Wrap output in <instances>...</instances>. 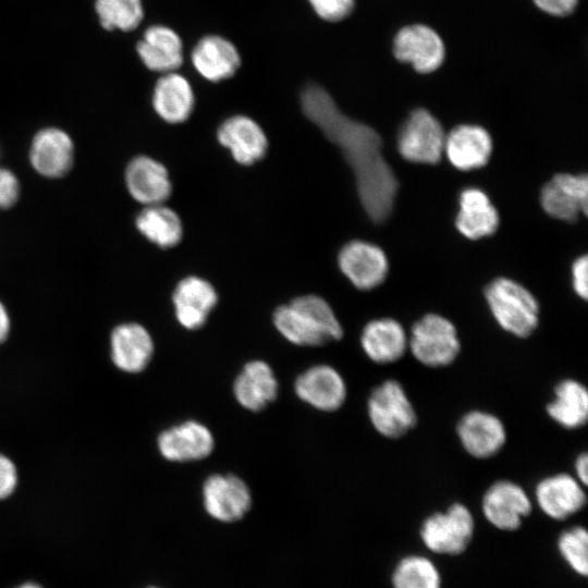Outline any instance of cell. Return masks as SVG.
<instances>
[{
    "label": "cell",
    "instance_id": "ba28073f",
    "mask_svg": "<svg viewBox=\"0 0 588 588\" xmlns=\"http://www.w3.org/2000/svg\"><path fill=\"white\" fill-rule=\"evenodd\" d=\"M481 510L495 528L513 531L520 527L532 511V502L524 488L509 479L494 481L485 491Z\"/></svg>",
    "mask_w": 588,
    "mask_h": 588
},
{
    "label": "cell",
    "instance_id": "e0dca14e",
    "mask_svg": "<svg viewBox=\"0 0 588 588\" xmlns=\"http://www.w3.org/2000/svg\"><path fill=\"white\" fill-rule=\"evenodd\" d=\"M172 302L177 322L187 330H197L207 322L218 294L207 280L189 275L176 284Z\"/></svg>",
    "mask_w": 588,
    "mask_h": 588
},
{
    "label": "cell",
    "instance_id": "836d02e7",
    "mask_svg": "<svg viewBox=\"0 0 588 588\" xmlns=\"http://www.w3.org/2000/svg\"><path fill=\"white\" fill-rule=\"evenodd\" d=\"M314 11L324 21L338 22L351 14L354 0H308Z\"/></svg>",
    "mask_w": 588,
    "mask_h": 588
},
{
    "label": "cell",
    "instance_id": "8fae6325",
    "mask_svg": "<svg viewBox=\"0 0 588 588\" xmlns=\"http://www.w3.org/2000/svg\"><path fill=\"white\" fill-rule=\"evenodd\" d=\"M342 273L359 290H371L383 282L389 264L377 245L360 240L346 243L338 256Z\"/></svg>",
    "mask_w": 588,
    "mask_h": 588
},
{
    "label": "cell",
    "instance_id": "ffe728a7",
    "mask_svg": "<svg viewBox=\"0 0 588 588\" xmlns=\"http://www.w3.org/2000/svg\"><path fill=\"white\" fill-rule=\"evenodd\" d=\"M360 345L365 355L375 364H394L408 352V334L397 320L378 318L363 328Z\"/></svg>",
    "mask_w": 588,
    "mask_h": 588
},
{
    "label": "cell",
    "instance_id": "7a4b0ae2",
    "mask_svg": "<svg viewBox=\"0 0 588 588\" xmlns=\"http://www.w3.org/2000/svg\"><path fill=\"white\" fill-rule=\"evenodd\" d=\"M273 324L285 340L298 346H322L343 336V328L329 303L314 294L279 306L273 313Z\"/></svg>",
    "mask_w": 588,
    "mask_h": 588
},
{
    "label": "cell",
    "instance_id": "ab89813d",
    "mask_svg": "<svg viewBox=\"0 0 588 588\" xmlns=\"http://www.w3.org/2000/svg\"><path fill=\"white\" fill-rule=\"evenodd\" d=\"M10 331V319L4 306L0 303V344L7 339Z\"/></svg>",
    "mask_w": 588,
    "mask_h": 588
},
{
    "label": "cell",
    "instance_id": "e575fe53",
    "mask_svg": "<svg viewBox=\"0 0 588 588\" xmlns=\"http://www.w3.org/2000/svg\"><path fill=\"white\" fill-rule=\"evenodd\" d=\"M20 196V183L13 172L0 168V209L12 207Z\"/></svg>",
    "mask_w": 588,
    "mask_h": 588
},
{
    "label": "cell",
    "instance_id": "d4e9b609",
    "mask_svg": "<svg viewBox=\"0 0 588 588\" xmlns=\"http://www.w3.org/2000/svg\"><path fill=\"white\" fill-rule=\"evenodd\" d=\"M191 58L196 71L210 82L233 76L241 64L235 46L218 35L203 37L195 45Z\"/></svg>",
    "mask_w": 588,
    "mask_h": 588
},
{
    "label": "cell",
    "instance_id": "277c9868",
    "mask_svg": "<svg viewBox=\"0 0 588 588\" xmlns=\"http://www.w3.org/2000/svg\"><path fill=\"white\" fill-rule=\"evenodd\" d=\"M461 350L455 326L439 314H427L411 328L408 352L422 366L448 367L457 359Z\"/></svg>",
    "mask_w": 588,
    "mask_h": 588
},
{
    "label": "cell",
    "instance_id": "5b68a950",
    "mask_svg": "<svg viewBox=\"0 0 588 588\" xmlns=\"http://www.w3.org/2000/svg\"><path fill=\"white\" fill-rule=\"evenodd\" d=\"M367 414L373 429L388 439L404 437L418 421L411 399L395 379H387L372 389L367 401Z\"/></svg>",
    "mask_w": 588,
    "mask_h": 588
},
{
    "label": "cell",
    "instance_id": "d6a6232c",
    "mask_svg": "<svg viewBox=\"0 0 588 588\" xmlns=\"http://www.w3.org/2000/svg\"><path fill=\"white\" fill-rule=\"evenodd\" d=\"M558 549L574 572L586 577L588 574V534L586 528L575 526L561 532Z\"/></svg>",
    "mask_w": 588,
    "mask_h": 588
},
{
    "label": "cell",
    "instance_id": "83f0119b",
    "mask_svg": "<svg viewBox=\"0 0 588 588\" xmlns=\"http://www.w3.org/2000/svg\"><path fill=\"white\" fill-rule=\"evenodd\" d=\"M548 416L568 430L584 427L588 419V390L580 381L566 378L553 389V397L546 406Z\"/></svg>",
    "mask_w": 588,
    "mask_h": 588
},
{
    "label": "cell",
    "instance_id": "b9f144b4",
    "mask_svg": "<svg viewBox=\"0 0 588 588\" xmlns=\"http://www.w3.org/2000/svg\"><path fill=\"white\" fill-rule=\"evenodd\" d=\"M148 588H158V587H148Z\"/></svg>",
    "mask_w": 588,
    "mask_h": 588
},
{
    "label": "cell",
    "instance_id": "8992f818",
    "mask_svg": "<svg viewBox=\"0 0 588 588\" xmlns=\"http://www.w3.org/2000/svg\"><path fill=\"white\" fill-rule=\"evenodd\" d=\"M474 531L475 520L470 510L456 502L445 511L426 517L420 527V538L437 554L457 555L466 550Z\"/></svg>",
    "mask_w": 588,
    "mask_h": 588
},
{
    "label": "cell",
    "instance_id": "d590c367",
    "mask_svg": "<svg viewBox=\"0 0 588 588\" xmlns=\"http://www.w3.org/2000/svg\"><path fill=\"white\" fill-rule=\"evenodd\" d=\"M17 485V473L14 464L0 454V500L10 497Z\"/></svg>",
    "mask_w": 588,
    "mask_h": 588
},
{
    "label": "cell",
    "instance_id": "5bb4252c",
    "mask_svg": "<svg viewBox=\"0 0 588 588\" xmlns=\"http://www.w3.org/2000/svg\"><path fill=\"white\" fill-rule=\"evenodd\" d=\"M393 52L397 60L412 64L417 72L430 73L442 64L445 49L432 28L416 24L405 26L396 34Z\"/></svg>",
    "mask_w": 588,
    "mask_h": 588
},
{
    "label": "cell",
    "instance_id": "2e32d148",
    "mask_svg": "<svg viewBox=\"0 0 588 588\" xmlns=\"http://www.w3.org/2000/svg\"><path fill=\"white\" fill-rule=\"evenodd\" d=\"M162 457L170 462L199 461L211 454L215 439L207 426L186 420L163 430L157 440Z\"/></svg>",
    "mask_w": 588,
    "mask_h": 588
},
{
    "label": "cell",
    "instance_id": "74e56055",
    "mask_svg": "<svg viewBox=\"0 0 588 588\" xmlns=\"http://www.w3.org/2000/svg\"><path fill=\"white\" fill-rule=\"evenodd\" d=\"M578 0H534L542 11L556 16H564L573 12Z\"/></svg>",
    "mask_w": 588,
    "mask_h": 588
},
{
    "label": "cell",
    "instance_id": "f35d334b",
    "mask_svg": "<svg viewBox=\"0 0 588 588\" xmlns=\"http://www.w3.org/2000/svg\"><path fill=\"white\" fill-rule=\"evenodd\" d=\"M575 478L585 487L588 483V454L581 452L577 455L574 463Z\"/></svg>",
    "mask_w": 588,
    "mask_h": 588
},
{
    "label": "cell",
    "instance_id": "30bf717a",
    "mask_svg": "<svg viewBox=\"0 0 588 588\" xmlns=\"http://www.w3.org/2000/svg\"><path fill=\"white\" fill-rule=\"evenodd\" d=\"M456 433L465 452L478 460L497 455L507 439L502 419L481 409L465 413L456 425Z\"/></svg>",
    "mask_w": 588,
    "mask_h": 588
},
{
    "label": "cell",
    "instance_id": "7c38bea8",
    "mask_svg": "<svg viewBox=\"0 0 588 588\" xmlns=\"http://www.w3.org/2000/svg\"><path fill=\"white\" fill-rule=\"evenodd\" d=\"M299 400L322 412L338 411L345 403L346 383L341 373L330 365H315L303 371L294 381Z\"/></svg>",
    "mask_w": 588,
    "mask_h": 588
},
{
    "label": "cell",
    "instance_id": "484cf974",
    "mask_svg": "<svg viewBox=\"0 0 588 588\" xmlns=\"http://www.w3.org/2000/svg\"><path fill=\"white\" fill-rule=\"evenodd\" d=\"M137 53L147 69L160 73L174 72L183 63V45L170 27L152 25L137 42Z\"/></svg>",
    "mask_w": 588,
    "mask_h": 588
},
{
    "label": "cell",
    "instance_id": "cb8c5ba5",
    "mask_svg": "<svg viewBox=\"0 0 588 588\" xmlns=\"http://www.w3.org/2000/svg\"><path fill=\"white\" fill-rule=\"evenodd\" d=\"M110 344L113 364L130 373L143 371L154 354V342L149 332L136 322L118 326L112 331Z\"/></svg>",
    "mask_w": 588,
    "mask_h": 588
},
{
    "label": "cell",
    "instance_id": "1f68e13d",
    "mask_svg": "<svg viewBox=\"0 0 588 588\" xmlns=\"http://www.w3.org/2000/svg\"><path fill=\"white\" fill-rule=\"evenodd\" d=\"M95 10L107 30H133L144 17L142 0H95Z\"/></svg>",
    "mask_w": 588,
    "mask_h": 588
},
{
    "label": "cell",
    "instance_id": "52a82bcc",
    "mask_svg": "<svg viewBox=\"0 0 588 588\" xmlns=\"http://www.w3.org/2000/svg\"><path fill=\"white\" fill-rule=\"evenodd\" d=\"M445 134L441 123L427 110L413 111L397 135L401 156L418 163H437L444 151Z\"/></svg>",
    "mask_w": 588,
    "mask_h": 588
},
{
    "label": "cell",
    "instance_id": "6da1fadb",
    "mask_svg": "<svg viewBox=\"0 0 588 588\" xmlns=\"http://www.w3.org/2000/svg\"><path fill=\"white\" fill-rule=\"evenodd\" d=\"M301 106L306 118L343 152L368 217L376 223L387 220L393 210L399 183L383 158L380 135L369 125L345 115L319 85L304 88Z\"/></svg>",
    "mask_w": 588,
    "mask_h": 588
},
{
    "label": "cell",
    "instance_id": "d6986e66",
    "mask_svg": "<svg viewBox=\"0 0 588 588\" xmlns=\"http://www.w3.org/2000/svg\"><path fill=\"white\" fill-rule=\"evenodd\" d=\"M125 183L131 196L145 206L162 204L172 192L168 170L148 156H138L128 162Z\"/></svg>",
    "mask_w": 588,
    "mask_h": 588
},
{
    "label": "cell",
    "instance_id": "7402d4cb",
    "mask_svg": "<svg viewBox=\"0 0 588 588\" xmlns=\"http://www.w3.org/2000/svg\"><path fill=\"white\" fill-rule=\"evenodd\" d=\"M29 159L39 174L47 177L63 176L73 164V143L70 136L59 128L41 130L33 139Z\"/></svg>",
    "mask_w": 588,
    "mask_h": 588
},
{
    "label": "cell",
    "instance_id": "f546056e",
    "mask_svg": "<svg viewBox=\"0 0 588 588\" xmlns=\"http://www.w3.org/2000/svg\"><path fill=\"white\" fill-rule=\"evenodd\" d=\"M135 224L149 242L161 248L177 245L183 236L181 218L162 204L145 206L136 217Z\"/></svg>",
    "mask_w": 588,
    "mask_h": 588
},
{
    "label": "cell",
    "instance_id": "3957f363",
    "mask_svg": "<svg viewBox=\"0 0 588 588\" xmlns=\"http://www.w3.org/2000/svg\"><path fill=\"white\" fill-rule=\"evenodd\" d=\"M485 297L494 320L507 333L525 339L537 329L539 304L519 283L498 278L486 287Z\"/></svg>",
    "mask_w": 588,
    "mask_h": 588
},
{
    "label": "cell",
    "instance_id": "60d3db41",
    "mask_svg": "<svg viewBox=\"0 0 588 588\" xmlns=\"http://www.w3.org/2000/svg\"><path fill=\"white\" fill-rule=\"evenodd\" d=\"M15 588H44L41 585L37 584V583H34V581H26V583H23L19 586H16Z\"/></svg>",
    "mask_w": 588,
    "mask_h": 588
},
{
    "label": "cell",
    "instance_id": "4dcf8cb0",
    "mask_svg": "<svg viewBox=\"0 0 588 588\" xmlns=\"http://www.w3.org/2000/svg\"><path fill=\"white\" fill-rule=\"evenodd\" d=\"M394 588H441V577L436 565L421 555L403 558L392 574Z\"/></svg>",
    "mask_w": 588,
    "mask_h": 588
},
{
    "label": "cell",
    "instance_id": "44dd1931",
    "mask_svg": "<svg viewBox=\"0 0 588 588\" xmlns=\"http://www.w3.org/2000/svg\"><path fill=\"white\" fill-rule=\"evenodd\" d=\"M278 390L279 384L272 368L259 359L246 363L233 383L235 400L252 412L265 409L277 399Z\"/></svg>",
    "mask_w": 588,
    "mask_h": 588
},
{
    "label": "cell",
    "instance_id": "ac0fdd59",
    "mask_svg": "<svg viewBox=\"0 0 588 588\" xmlns=\"http://www.w3.org/2000/svg\"><path fill=\"white\" fill-rule=\"evenodd\" d=\"M218 142L230 150L233 159L250 166L267 152L268 139L260 125L246 115H233L224 120L217 131Z\"/></svg>",
    "mask_w": 588,
    "mask_h": 588
},
{
    "label": "cell",
    "instance_id": "4fadbf2b",
    "mask_svg": "<svg viewBox=\"0 0 588 588\" xmlns=\"http://www.w3.org/2000/svg\"><path fill=\"white\" fill-rule=\"evenodd\" d=\"M540 203L552 218L574 222L588 209V180L586 174L559 173L541 189Z\"/></svg>",
    "mask_w": 588,
    "mask_h": 588
},
{
    "label": "cell",
    "instance_id": "f1b7e54d",
    "mask_svg": "<svg viewBox=\"0 0 588 588\" xmlns=\"http://www.w3.org/2000/svg\"><path fill=\"white\" fill-rule=\"evenodd\" d=\"M499 215L485 192L466 188L460 195L457 230L467 238L478 240L495 232Z\"/></svg>",
    "mask_w": 588,
    "mask_h": 588
},
{
    "label": "cell",
    "instance_id": "9c48e42d",
    "mask_svg": "<svg viewBox=\"0 0 588 588\" xmlns=\"http://www.w3.org/2000/svg\"><path fill=\"white\" fill-rule=\"evenodd\" d=\"M201 493L206 512L219 522L240 520L252 506L248 486L233 474L210 475L204 481Z\"/></svg>",
    "mask_w": 588,
    "mask_h": 588
},
{
    "label": "cell",
    "instance_id": "9a60e30c",
    "mask_svg": "<svg viewBox=\"0 0 588 588\" xmlns=\"http://www.w3.org/2000/svg\"><path fill=\"white\" fill-rule=\"evenodd\" d=\"M585 488L574 475L556 473L538 481L535 499L547 516L563 520L584 509L587 502Z\"/></svg>",
    "mask_w": 588,
    "mask_h": 588
},
{
    "label": "cell",
    "instance_id": "603a6c76",
    "mask_svg": "<svg viewBox=\"0 0 588 588\" xmlns=\"http://www.w3.org/2000/svg\"><path fill=\"white\" fill-rule=\"evenodd\" d=\"M491 151L492 139L481 126L458 125L445 136L443 152L456 169L468 171L483 167Z\"/></svg>",
    "mask_w": 588,
    "mask_h": 588
},
{
    "label": "cell",
    "instance_id": "8d00e7d4",
    "mask_svg": "<svg viewBox=\"0 0 588 588\" xmlns=\"http://www.w3.org/2000/svg\"><path fill=\"white\" fill-rule=\"evenodd\" d=\"M573 287L576 294L587 299L588 296V258L586 255L578 257L572 266Z\"/></svg>",
    "mask_w": 588,
    "mask_h": 588
},
{
    "label": "cell",
    "instance_id": "4316f807",
    "mask_svg": "<svg viewBox=\"0 0 588 588\" xmlns=\"http://www.w3.org/2000/svg\"><path fill=\"white\" fill-rule=\"evenodd\" d=\"M195 97L188 81L175 73H164L156 83L152 106L157 114L168 123H182L193 112Z\"/></svg>",
    "mask_w": 588,
    "mask_h": 588
}]
</instances>
